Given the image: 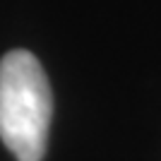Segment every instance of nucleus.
Segmentation results:
<instances>
[{
  "mask_svg": "<svg viewBox=\"0 0 161 161\" xmlns=\"http://www.w3.org/2000/svg\"><path fill=\"white\" fill-rule=\"evenodd\" d=\"M53 118L51 84L36 55L10 51L0 60V140L17 161H41Z\"/></svg>",
  "mask_w": 161,
  "mask_h": 161,
  "instance_id": "1",
  "label": "nucleus"
}]
</instances>
